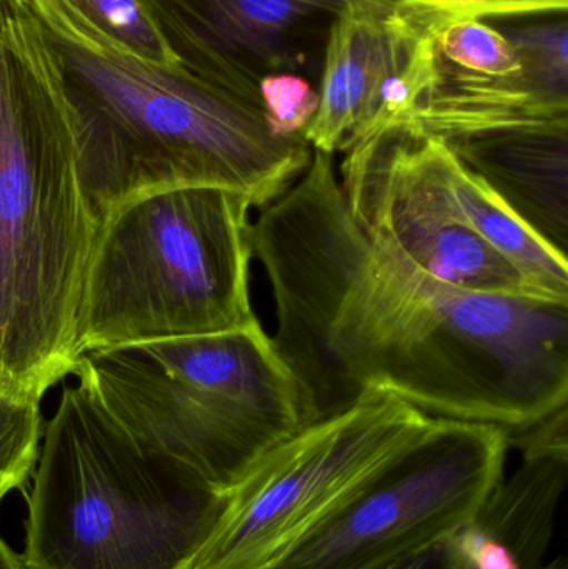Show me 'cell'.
Listing matches in <instances>:
<instances>
[{
  "label": "cell",
  "instance_id": "6da1fadb",
  "mask_svg": "<svg viewBox=\"0 0 568 569\" xmlns=\"http://www.w3.org/2000/svg\"><path fill=\"white\" fill-rule=\"evenodd\" d=\"M276 303L273 348L296 381L302 428L367 390L432 418L524 430L568 401V301L440 282L353 219L332 153L250 226Z\"/></svg>",
  "mask_w": 568,
  "mask_h": 569
},
{
  "label": "cell",
  "instance_id": "7a4b0ae2",
  "mask_svg": "<svg viewBox=\"0 0 568 569\" xmlns=\"http://www.w3.org/2000/svg\"><path fill=\"white\" fill-rule=\"evenodd\" d=\"M62 66L83 187L99 217L140 193L219 187L252 207L279 199L312 162L303 136L277 139L262 109L187 67L130 49L73 0H30Z\"/></svg>",
  "mask_w": 568,
  "mask_h": 569
},
{
  "label": "cell",
  "instance_id": "3957f363",
  "mask_svg": "<svg viewBox=\"0 0 568 569\" xmlns=\"http://www.w3.org/2000/svg\"><path fill=\"white\" fill-rule=\"evenodd\" d=\"M60 72H16L0 47V390L42 401L72 375L100 217Z\"/></svg>",
  "mask_w": 568,
  "mask_h": 569
},
{
  "label": "cell",
  "instance_id": "277c9868",
  "mask_svg": "<svg viewBox=\"0 0 568 569\" xmlns=\"http://www.w3.org/2000/svg\"><path fill=\"white\" fill-rule=\"evenodd\" d=\"M72 375L142 453L222 495L302 428L296 381L259 320L86 351Z\"/></svg>",
  "mask_w": 568,
  "mask_h": 569
},
{
  "label": "cell",
  "instance_id": "5b68a950",
  "mask_svg": "<svg viewBox=\"0 0 568 569\" xmlns=\"http://www.w3.org/2000/svg\"><path fill=\"white\" fill-rule=\"evenodd\" d=\"M22 569H190L227 495L142 453L77 383L43 425Z\"/></svg>",
  "mask_w": 568,
  "mask_h": 569
},
{
  "label": "cell",
  "instance_id": "8992f818",
  "mask_svg": "<svg viewBox=\"0 0 568 569\" xmlns=\"http://www.w3.org/2000/svg\"><path fill=\"white\" fill-rule=\"evenodd\" d=\"M250 209L232 190L177 187L103 213L77 311V357L253 323Z\"/></svg>",
  "mask_w": 568,
  "mask_h": 569
},
{
  "label": "cell",
  "instance_id": "52a82bcc",
  "mask_svg": "<svg viewBox=\"0 0 568 569\" xmlns=\"http://www.w3.org/2000/svg\"><path fill=\"white\" fill-rule=\"evenodd\" d=\"M432 417L383 390L300 428L257 461L190 569H279Z\"/></svg>",
  "mask_w": 568,
  "mask_h": 569
},
{
  "label": "cell",
  "instance_id": "ba28073f",
  "mask_svg": "<svg viewBox=\"0 0 568 569\" xmlns=\"http://www.w3.org/2000/svg\"><path fill=\"white\" fill-rule=\"evenodd\" d=\"M504 428L432 418L279 569H372L449 543L502 481Z\"/></svg>",
  "mask_w": 568,
  "mask_h": 569
},
{
  "label": "cell",
  "instance_id": "9c48e42d",
  "mask_svg": "<svg viewBox=\"0 0 568 569\" xmlns=\"http://www.w3.org/2000/svg\"><path fill=\"white\" fill-rule=\"evenodd\" d=\"M340 172L353 219L387 252L464 290L547 300L457 219L410 166L392 129L350 147Z\"/></svg>",
  "mask_w": 568,
  "mask_h": 569
},
{
  "label": "cell",
  "instance_id": "30bf717a",
  "mask_svg": "<svg viewBox=\"0 0 568 569\" xmlns=\"http://www.w3.org/2000/svg\"><path fill=\"white\" fill-rule=\"evenodd\" d=\"M349 0H177V53L187 69L260 107L270 73L322 66L330 27Z\"/></svg>",
  "mask_w": 568,
  "mask_h": 569
},
{
  "label": "cell",
  "instance_id": "8fae6325",
  "mask_svg": "<svg viewBox=\"0 0 568 569\" xmlns=\"http://www.w3.org/2000/svg\"><path fill=\"white\" fill-rule=\"evenodd\" d=\"M439 27L397 0H349L323 49L319 110L303 130L309 146L333 156L362 142L387 83L436 40Z\"/></svg>",
  "mask_w": 568,
  "mask_h": 569
},
{
  "label": "cell",
  "instance_id": "7c38bea8",
  "mask_svg": "<svg viewBox=\"0 0 568 569\" xmlns=\"http://www.w3.org/2000/svg\"><path fill=\"white\" fill-rule=\"evenodd\" d=\"M502 33L519 53V72L477 76L440 57L436 83L406 123L446 142L507 127L568 122L567 12Z\"/></svg>",
  "mask_w": 568,
  "mask_h": 569
},
{
  "label": "cell",
  "instance_id": "4fadbf2b",
  "mask_svg": "<svg viewBox=\"0 0 568 569\" xmlns=\"http://www.w3.org/2000/svg\"><path fill=\"white\" fill-rule=\"evenodd\" d=\"M444 143L534 232L567 253L568 122L507 127Z\"/></svg>",
  "mask_w": 568,
  "mask_h": 569
},
{
  "label": "cell",
  "instance_id": "5bb4252c",
  "mask_svg": "<svg viewBox=\"0 0 568 569\" xmlns=\"http://www.w3.org/2000/svg\"><path fill=\"white\" fill-rule=\"evenodd\" d=\"M568 455L522 457L476 518L447 543L450 569H566L549 560L557 508L566 490Z\"/></svg>",
  "mask_w": 568,
  "mask_h": 569
},
{
  "label": "cell",
  "instance_id": "9a60e30c",
  "mask_svg": "<svg viewBox=\"0 0 568 569\" xmlns=\"http://www.w3.org/2000/svg\"><path fill=\"white\" fill-rule=\"evenodd\" d=\"M390 129L410 166L439 193L464 226L486 240L544 298L568 301L567 253L550 246L522 222L442 140L409 123Z\"/></svg>",
  "mask_w": 568,
  "mask_h": 569
},
{
  "label": "cell",
  "instance_id": "2e32d148",
  "mask_svg": "<svg viewBox=\"0 0 568 569\" xmlns=\"http://www.w3.org/2000/svg\"><path fill=\"white\" fill-rule=\"evenodd\" d=\"M42 431L40 400L0 390V503L32 478Z\"/></svg>",
  "mask_w": 568,
  "mask_h": 569
},
{
  "label": "cell",
  "instance_id": "e0dca14e",
  "mask_svg": "<svg viewBox=\"0 0 568 569\" xmlns=\"http://www.w3.org/2000/svg\"><path fill=\"white\" fill-rule=\"evenodd\" d=\"M437 50L450 66L477 76H512L522 69L516 47L502 30L480 19H462L439 27Z\"/></svg>",
  "mask_w": 568,
  "mask_h": 569
},
{
  "label": "cell",
  "instance_id": "ac0fdd59",
  "mask_svg": "<svg viewBox=\"0 0 568 569\" xmlns=\"http://www.w3.org/2000/svg\"><path fill=\"white\" fill-rule=\"evenodd\" d=\"M93 22L123 43L167 67H186L172 40L143 0H73Z\"/></svg>",
  "mask_w": 568,
  "mask_h": 569
},
{
  "label": "cell",
  "instance_id": "d6986e66",
  "mask_svg": "<svg viewBox=\"0 0 568 569\" xmlns=\"http://www.w3.org/2000/svg\"><path fill=\"white\" fill-rule=\"evenodd\" d=\"M259 96L267 129L277 139L303 136V130L319 110V90L297 73L263 77L259 83Z\"/></svg>",
  "mask_w": 568,
  "mask_h": 569
},
{
  "label": "cell",
  "instance_id": "ffe728a7",
  "mask_svg": "<svg viewBox=\"0 0 568 569\" xmlns=\"http://www.w3.org/2000/svg\"><path fill=\"white\" fill-rule=\"evenodd\" d=\"M417 12L434 17L437 22L480 19L519 13L567 12L568 0H397Z\"/></svg>",
  "mask_w": 568,
  "mask_h": 569
},
{
  "label": "cell",
  "instance_id": "44dd1931",
  "mask_svg": "<svg viewBox=\"0 0 568 569\" xmlns=\"http://www.w3.org/2000/svg\"><path fill=\"white\" fill-rule=\"evenodd\" d=\"M372 569H450L449 547L430 548L422 553L412 555V557L402 558V560L392 561V563L382 565Z\"/></svg>",
  "mask_w": 568,
  "mask_h": 569
},
{
  "label": "cell",
  "instance_id": "7402d4cb",
  "mask_svg": "<svg viewBox=\"0 0 568 569\" xmlns=\"http://www.w3.org/2000/svg\"><path fill=\"white\" fill-rule=\"evenodd\" d=\"M0 569H22V561L0 537Z\"/></svg>",
  "mask_w": 568,
  "mask_h": 569
}]
</instances>
